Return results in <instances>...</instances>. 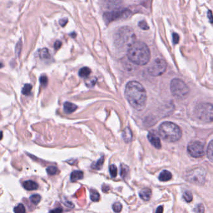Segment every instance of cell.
<instances>
[{
	"instance_id": "obj_1",
	"label": "cell",
	"mask_w": 213,
	"mask_h": 213,
	"mask_svg": "<svg viewBox=\"0 0 213 213\" xmlns=\"http://www.w3.org/2000/svg\"><path fill=\"white\" fill-rule=\"evenodd\" d=\"M125 96L130 106L135 109L142 111L145 107L146 92L143 85L139 82H129L125 87Z\"/></svg>"
},
{
	"instance_id": "obj_2",
	"label": "cell",
	"mask_w": 213,
	"mask_h": 213,
	"mask_svg": "<svg viewBox=\"0 0 213 213\" xmlns=\"http://www.w3.org/2000/svg\"><path fill=\"white\" fill-rule=\"evenodd\" d=\"M127 56L133 63L145 65L150 59V51L145 43L136 41L127 50Z\"/></svg>"
},
{
	"instance_id": "obj_3",
	"label": "cell",
	"mask_w": 213,
	"mask_h": 213,
	"mask_svg": "<svg viewBox=\"0 0 213 213\" xmlns=\"http://www.w3.org/2000/svg\"><path fill=\"white\" fill-rule=\"evenodd\" d=\"M114 40L116 47L119 50H128L136 41L135 33L131 27L123 26L115 33Z\"/></svg>"
},
{
	"instance_id": "obj_4",
	"label": "cell",
	"mask_w": 213,
	"mask_h": 213,
	"mask_svg": "<svg viewBox=\"0 0 213 213\" xmlns=\"http://www.w3.org/2000/svg\"><path fill=\"white\" fill-rule=\"evenodd\" d=\"M159 135L164 141L169 143L176 142L181 139L182 131L179 126L172 122H164L158 128Z\"/></svg>"
},
{
	"instance_id": "obj_5",
	"label": "cell",
	"mask_w": 213,
	"mask_h": 213,
	"mask_svg": "<svg viewBox=\"0 0 213 213\" xmlns=\"http://www.w3.org/2000/svg\"><path fill=\"white\" fill-rule=\"evenodd\" d=\"M196 116L204 123L213 121V105L208 103H202L197 105L195 110Z\"/></svg>"
},
{
	"instance_id": "obj_6",
	"label": "cell",
	"mask_w": 213,
	"mask_h": 213,
	"mask_svg": "<svg viewBox=\"0 0 213 213\" xmlns=\"http://www.w3.org/2000/svg\"><path fill=\"white\" fill-rule=\"evenodd\" d=\"M170 89L172 95L178 99H184L188 96L189 89L181 79H173L170 83Z\"/></svg>"
},
{
	"instance_id": "obj_7",
	"label": "cell",
	"mask_w": 213,
	"mask_h": 213,
	"mask_svg": "<svg viewBox=\"0 0 213 213\" xmlns=\"http://www.w3.org/2000/svg\"><path fill=\"white\" fill-rule=\"evenodd\" d=\"M206 173L204 169L197 168L189 171L186 173V181L196 185H202L204 183Z\"/></svg>"
},
{
	"instance_id": "obj_8",
	"label": "cell",
	"mask_w": 213,
	"mask_h": 213,
	"mask_svg": "<svg viewBox=\"0 0 213 213\" xmlns=\"http://www.w3.org/2000/svg\"><path fill=\"white\" fill-rule=\"evenodd\" d=\"M167 68V63L162 58H156L148 68V72L153 76L162 75Z\"/></svg>"
},
{
	"instance_id": "obj_9",
	"label": "cell",
	"mask_w": 213,
	"mask_h": 213,
	"mask_svg": "<svg viewBox=\"0 0 213 213\" xmlns=\"http://www.w3.org/2000/svg\"><path fill=\"white\" fill-rule=\"evenodd\" d=\"M130 15V11L129 10L117 9L105 13L104 14V19L106 24H109L118 19L127 18Z\"/></svg>"
},
{
	"instance_id": "obj_10",
	"label": "cell",
	"mask_w": 213,
	"mask_h": 213,
	"mask_svg": "<svg viewBox=\"0 0 213 213\" xmlns=\"http://www.w3.org/2000/svg\"><path fill=\"white\" fill-rule=\"evenodd\" d=\"M188 152L189 155L195 158L203 157L205 155L204 144L198 141H192L188 145Z\"/></svg>"
},
{
	"instance_id": "obj_11",
	"label": "cell",
	"mask_w": 213,
	"mask_h": 213,
	"mask_svg": "<svg viewBox=\"0 0 213 213\" xmlns=\"http://www.w3.org/2000/svg\"><path fill=\"white\" fill-rule=\"evenodd\" d=\"M105 7L110 10L118 9L122 4V0H104Z\"/></svg>"
},
{
	"instance_id": "obj_12",
	"label": "cell",
	"mask_w": 213,
	"mask_h": 213,
	"mask_svg": "<svg viewBox=\"0 0 213 213\" xmlns=\"http://www.w3.org/2000/svg\"><path fill=\"white\" fill-rule=\"evenodd\" d=\"M148 139L150 143L156 149H160L162 148V144L160 139L155 134L152 132H150L148 135Z\"/></svg>"
},
{
	"instance_id": "obj_13",
	"label": "cell",
	"mask_w": 213,
	"mask_h": 213,
	"mask_svg": "<svg viewBox=\"0 0 213 213\" xmlns=\"http://www.w3.org/2000/svg\"><path fill=\"white\" fill-rule=\"evenodd\" d=\"M23 187L25 189L28 191H33L36 190L38 188V184L32 180L26 181L23 184Z\"/></svg>"
},
{
	"instance_id": "obj_14",
	"label": "cell",
	"mask_w": 213,
	"mask_h": 213,
	"mask_svg": "<svg viewBox=\"0 0 213 213\" xmlns=\"http://www.w3.org/2000/svg\"><path fill=\"white\" fill-rule=\"evenodd\" d=\"M139 196L142 199H143V200H144L145 201H149L150 199L151 196V191L150 189H148V188L144 189L140 191Z\"/></svg>"
},
{
	"instance_id": "obj_15",
	"label": "cell",
	"mask_w": 213,
	"mask_h": 213,
	"mask_svg": "<svg viewBox=\"0 0 213 213\" xmlns=\"http://www.w3.org/2000/svg\"><path fill=\"white\" fill-rule=\"evenodd\" d=\"M122 137L123 140L125 143H129L130 142H131V141L132 140V132L130 130V128H126L122 133Z\"/></svg>"
},
{
	"instance_id": "obj_16",
	"label": "cell",
	"mask_w": 213,
	"mask_h": 213,
	"mask_svg": "<svg viewBox=\"0 0 213 213\" xmlns=\"http://www.w3.org/2000/svg\"><path fill=\"white\" fill-rule=\"evenodd\" d=\"M77 108L76 104L70 102H65L64 104V110L65 112L68 113V114L74 112L77 109Z\"/></svg>"
},
{
	"instance_id": "obj_17",
	"label": "cell",
	"mask_w": 213,
	"mask_h": 213,
	"mask_svg": "<svg viewBox=\"0 0 213 213\" xmlns=\"http://www.w3.org/2000/svg\"><path fill=\"white\" fill-rule=\"evenodd\" d=\"M171 178H172L171 173L170 171H167V170L163 171L160 173V175H159V181H163V182L168 181L170 180Z\"/></svg>"
},
{
	"instance_id": "obj_18",
	"label": "cell",
	"mask_w": 213,
	"mask_h": 213,
	"mask_svg": "<svg viewBox=\"0 0 213 213\" xmlns=\"http://www.w3.org/2000/svg\"><path fill=\"white\" fill-rule=\"evenodd\" d=\"M84 177V173L81 171H74L72 172L71 175V180L72 182H75L80 179H82Z\"/></svg>"
},
{
	"instance_id": "obj_19",
	"label": "cell",
	"mask_w": 213,
	"mask_h": 213,
	"mask_svg": "<svg viewBox=\"0 0 213 213\" xmlns=\"http://www.w3.org/2000/svg\"><path fill=\"white\" fill-rule=\"evenodd\" d=\"M90 73H91V70L90 68L87 67H84L79 70V75L81 78H87L90 75Z\"/></svg>"
},
{
	"instance_id": "obj_20",
	"label": "cell",
	"mask_w": 213,
	"mask_h": 213,
	"mask_svg": "<svg viewBox=\"0 0 213 213\" xmlns=\"http://www.w3.org/2000/svg\"><path fill=\"white\" fill-rule=\"evenodd\" d=\"M104 157L102 156L100 158L97 162L94 163L92 165V168L94 169H97V170L101 169L104 164Z\"/></svg>"
},
{
	"instance_id": "obj_21",
	"label": "cell",
	"mask_w": 213,
	"mask_h": 213,
	"mask_svg": "<svg viewBox=\"0 0 213 213\" xmlns=\"http://www.w3.org/2000/svg\"><path fill=\"white\" fill-rule=\"evenodd\" d=\"M96 82H97V78L95 77H90V78L87 77L85 81L86 86L89 88L94 87Z\"/></svg>"
},
{
	"instance_id": "obj_22",
	"label": "cell",
	"mask_w": 213,
	"mask_h": 213,
	"mask_svg": "<svg viewBox=\"0 0 213 213\" xmlns=\"http://www.w3.org/2000/svg\"><path fill=\"white\" fill-rule=\"evenodd\" d=\"M207 155L209 160L213 162V140H212L208 145L207 149Z\"/></svg>"
},
{
	"instance_id": "obj_23",
	"label": "cell",
	"mask_w": 213,
	"mask_h": 213,
	"mask_svg": "<svg viewBox=\"0 0 213 213\" xmlns=\"http://www.w3.org/2000/svg\"><path fill=\"white\" fill-rule=\"evenodd\" d=\"M39 57L41 59H49L50 58V54L49 50L46 48H43L39 51Z\"/></svg>"
},
{
	"instance_id": "obj_24",
	"label": "cell",
	"mask_w": 213,
	"mask_h": 213,
	"mask_svg": "<svg viewBox=\"0 0 213 213\" xmlns=\"http://www.w3.org/2000/svg\"><path fill=\"white\" fill-rule=\"evenodd\" d=\"M90 199L94 202L98 201L100 200V195L98 192L94 189L90 190Z\"/></svg>"
},
{
	"instance_id": "obj_25",
	"label": "cell",
	"mask_w": 213,
	"mask_h": 213,
	"mask_svg": "<svg viewBox=\"0 0 213 213\" xmlns=\"http://www.w3.org/2000/svg\"><path fill=\"white\" fill-rule=\"evenodd\" d=\"M32 86L31 84H24V86H23V88L22 89L23 95H26V96L29 95L31 93V91L32 90Z\"/></svg>"
},
{
	"instance_id": "obj_26",
	"label": "cell",
	"mask_w": 213,
	"mask_h": 213,
	"mask_svg": "<svg viewBox=\"0 0 213 213\" xmlns=\"http://www.w3.org/2000/svg\"><path fill=\"white\" fill-rule=\"evenodd\" d=\"M29 199L32 204L37 205L41 201V196L39 195H33L29 197Z\"/></svg>"
},
{
	"instance_id": "obj_27",
	"label": "cell",
	"mask_w": 213,
	"mask_h": 213,
	"mask_svg": "<svg viewBox=\"0 0 213 213\" xmlns=\"http://www.w3.org/2000/svg\"><path fill=\"white\" fill-rule=\"evenodd\" d=\"M22 46H23V43L21 40H19L18 43L16 45L15 47V54L16 55L19 57L21 55V50H22Z\"/></svg>"
},
{
	"instance_id": "obj_28",
	"label": "cell",
	"mask_w": 213,
	"mask_h": 213,
	"mask_svg": "<svg viewBox=\"0 0 213 213\" xmlns=\"http://www.w3.org/2000/svg\"><path fill=\"white\" fill-rule=\"evenodd\" d=\"M183 197L186 202H188V203L191 202L192 200V193L189 191H185L183 194Z\"/></svg>"
},
{
	"instance_id": "obj_29",
	"label": "cell",
	"mask_w": 213,
	"mask_h": 213,
	"mask_svg": "<svg viewBox=\"0 0 213 213\" xmlns=\"http://www.w3.org/2000/svg\"><path fill=\"white\" fill-rule=\"evenodd\" d=\"M109 171L112 178H115L117 175V168L114 164H112L109 167Z\"/></svg>"
},
{
	"instance_id": "obj_30",
	"label": "cell",
	"mask_w": 213,
	"mask_h": 213,
	"mask_svg": "<svg viewBox=\"0 0 213 213\" xmlns=\"http://www.w3.org/2000/svg\"><path fill=\"white\" fill-rule=\"evenodd\" d=\"M14 212L16 213H24L26 212V209L23 204H19L14 209Z\"/></svg>"
},
{
	"instance_id": "obj_31",
	"label": "cell",
	"mask_w": 213,
	"mask_h": 213,
	"mask_svg": "<svg viewBox=\"0 0 213 213\" xmlns=\"http://www.w3.org/2000/svg\"><path fill=\"white\" fill-rule=\"evenodd\" d=\"M46 171H47V172L49 175H55L57 172V169L55 166H49V167H48L47 169H46Z\"/></svg>"
},
{
	"instance_id": "obj_32",
	"label": "cell",
	"mask_w": 213,
	"mask_h": 213,
	"mask_svg": "<svg viewBox=\"0 0 213 213\" xmlns=\"http://www.w3.org/2000/svg\"><path fill=\"white\" fill-rule=\"evenodd\" d=\"M39 81L42 86H43L44 87H46V86L48 85V77L45 75H42L39 78Z\"/></svg>"
},
{
	"instance_id": "obj_33",
	"label": "cell",
	"mask_w": 213,
	"mask_h": 213,
	"mask_svg": "<svg viewBox=\"0 0 213 213\" xmlns=\"http://www.w3.org/2000/svg\"><path fill=\"white\" fill-rule=\"evenodd\" d=\"M112 208H113V210H114L115 212H120L122 211V206L120 203H116L113 204Z\"/></svg>"
},
{
	"instance_id": "obj_34",
	"label": "cell",
	"mask_w": 213,
	"mask_h": 213,
	"mask_svg": "<svg viewBox=\"0 0 213 213\" xmlns=\"http://www.w3.org/2000/svg\"><path fill=\"white\" fill-rule=\"evenodd\" d=\"M138 26L142 30H147L149 29V26H148V23L144 20L140 21L138 23Z\"/></svg>"
},
{
	"instance_id": "obj_35",
	"label": "cell",
	"mask_w": 213,
	"mask_h": 213,
	"mask_svg": "<svg viewBox=\"0 0 213 213\" xmlns=\"http://www.w3.org/2000/svg\"><path fill=\"white\" fill-rule=\"evenodd\" d=\"M120 167H121V172H120L121 176L124 177L125 175H126V173L128 172H127V171L129 170L128 167L125 165H121Z\"/></svg>"
},
{
	"instance_id": "obj_36",
	"label": "cell",
	"mask_w": 213,
	"mask_h": 213,
	"mask_svg": "<svg viewBox=\"0 0 213 213\" xmlns=\"http://www.w3.org/2000/svg\"><path fill=\"white\" fill-rule=\"evenodd\" d=\"M179 35L176 33H173V43L176 44L179 43Z\"/></svg>"
},
{
	"instance_id": "obj_37",
	"label": "cell",
	"mask_w": 213,
	"mask_h": 213,
	"mask_svg": "<svg viewBox=\"0 0 213 213\" xmlns=\"http://www.w3.org/2000/svg\"><path fill=\"white\" fill-rule=\"evenodd\" d=\"M195 212H204V208L203 204L198 205L195 208Z\"/></svg>"
},
{
	"instance_id": "obj_38",
	"label": "cell",
	"mask_w": 213,
	"mask_h": 213,
	"mask_svg": "<svg viewBox=\"0 0 213 213\" xmlns=\"http://www.w3.org/2000/svg\"><path fill=\"white\" fill-rule=\"evenodd\" d=\"M68 19L65 18L60 19L59 24L61 26H62V27H64V26H65L66 25V24L68 23Z\"/></svg>"
},
{
	"instance_id": "obj_39",
	"label": "cell",
	"mask_w": 213,
	"mask_h": 213,
	"mask_svg": "<svg viewBox=\"0 0 213 213\" xmlns=\"http://www.w3.org/2000/svg\"><path fill=\"white\" fill-rule=\"evenodd\" d=\"M61 46H62V43H61V41H56L55 42V43H54V49H55L56 50H58L61 47Z\"/></svg>"
},
{
	"instance_id": "obj_40",
	"label": "cell",
	"mask_w": 213,
	"mask_h": 213,
	"mask_svg": "<svg viewBox=\"0 0 213 213\" xmlns=\"http://www.w3.org/2000/svg\"><path fill=\"white\" fill-rule=\"evenodd\" d=\"M208 18L210 23H213V15H212V13L211 10H209L208 11Z\"/></svg>"
},
{
	"instance_id": "obj_41",
	"label": "cell",
	"mask_w": 213,
	"mask_h": 213,
	"mask_svg": "<svg viewBox=\"0 0 213 213\" xmlns=\"http://www.w3.org/2000/svg\"><path fill=\"white\" fill-rule=\"evenodd\" d=\"M163 212V206H159V207L157 208L156 212Z\"/></svg>"
},
{
	"instance_id": "obj_42",
	"label": "cell",
	"mask_w": 213,
	"mask_h": 213,
	"mask_svg": "<svg viewBox=\"0 0 213 213\" xmlns=\"http://www.w3.org/2000/svg\"><path fill=\"white\" fill-rule=\"evenodd\" d=\"M51 212H62V209H60V208H57V209H56L54 210H52L51 211Z\"/></svg>"
},
{
	"instance_id": "obj_43",
	"label": "cell",
	"mask_w": 213,
	"mask_h": 213,
	"mask_svg": "<svg viewBox=\"0 0 213 213\" xmlns=\"http://www.w3.org/2000/svg\"><path fill=\"white\" fill-rule=\"evenodd\" d=\"M3 138V132L0 131V140H1Z\"/></svg>"
},
{
	"instance_id": "obj_44",
	"label": "cell",
	"mask_w": 213,
	"mask_h": 213,
	"mask_svg": "<svg viewBox=\"0 0 213 213\" xmlns=\"http://www.w3.org/2000/svg\"><path fill=\"white\" fill-rule=\"evenodd\" d=\"M3 67V64L1 63H0V68H1Z\"/></svg>"
}]
</instances>
